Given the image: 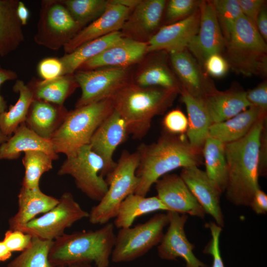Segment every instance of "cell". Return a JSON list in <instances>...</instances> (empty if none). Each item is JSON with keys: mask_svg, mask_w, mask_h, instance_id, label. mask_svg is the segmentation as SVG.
Instances as JSON below:
<instances>
[{"mask_svg": "<svg viewBox=\"0 0 267 267\" xmlns=\"http://www.w3.org/2000/svg\"><path fill=\"white\" fill-rule=\"evenodd\" d=\"M265 117H261L242 138L224 144L228 170L225 195L235 206H249L260 188L259 150Z\"/></svg>", "mask_w": 267, "mask_h": 267, "instance_id": "6da1fadb", "label": "cell"}, {"mask_svg": "<svg viewBox=\"0 0 267 267\" xmlns=\"http://www.w3.org/2000/svg\"><path fill=\"white\" fill-rule=\"evenodd\" d=\"M199 149L192 146L182 134L169 133L155 142L140 144L135 174L139 183L134 194L146 196L152 185L164 175L178 168L199 164Z\"/></svg>", "mask_w": 267, "mask_h": 267, "instance_id": "7a4b0ae2", "label": "cell"}, {"mask_svg": "<svg viewBox=\"0 0 267 267\" xmlns=\"http://www.w3.org/2000/svg\"><path fill=\"white\" fill-rule=\"evenodd\" d=\"M178 91L160 87H143L128 81L110 98L114 110L125 120L129 134L142 138L152 119L173 103Z\"/></svg>", "mask_w": 267, "mask_h": 267, "instance_id": "3957f363", "label": "cell"}, {"mask_svg": "<svg viewBox=\"0 0 267 267\" xmlns=\"http://www.w3.org/2000/svg\"><path fill=\"white\" fill-rule=\"evenodd\" d=\"M114 226L108 222L95 230L64 233L53 241L49 263L53 267L91 262L95 267H109L116 239Z\"/></svg>", "mask_w": 267, "mask_h": 267, "instance_id": "277c9868", "label": "cell"}, {"mask_svg": "<svg viewBox=\"0 0 267 267\" xmlns=\"http://www.w3.org/2000/svg\"><path fill=\"white\" fill-rule=\"evenodd\" d=\"M256 26L243 14L237 20L225 44L222 56L237 74L265 77L267 45Z\"/></svg>", "mask_w": 267, "mask_h": 267, "instance_id": "5b68a950", "label": "cell"}, {"mask_svg": "<svg viewBox=\"0 0 267 267\" xmlns=\"http://www.w3.org/2000/svg\"><path fill=\"white\" fill-rule=\"evenodd\" d=\"M113 111L108 98L68 111L50 139L55 153L68 157L89 144L96 129Z\"/></svg>", "mask_w": 267, "mask_h": 267, "instance_id": "8992f818", "label": "cell"}, {"mask_svg": "<svg viewBox=\"0 0 267 267\" xmlns=\"http://www.w3.org/2000/svg\"><path fill=\"white\" fill-rule=\"evenodd\" d=\"M139 161L137 151L124 150L114 168L106 176L108 190L98 204L89 213V222L92 224H106L115 218L122 202L134 194L139 183L135 174Z\"/></svg>", "mask_w": 267, "mask_h": 267, "instance_id": "52a82bcc", "label": "cell"}, {"mask_svg": "<svg viewBox=\"0 0 267 267\" xmlns=\"http://www.w3.org/2000/svg\"><path fill=\"white\" fill-rule=\"evenodd\" d=\"M169 223L167 214H157L147 222L133 227L120 228L117 235L111 259L116 263L134 261L158 245Z\"/></svg>", "mask_w": 267, "mask_h": 267, "instance_id": "ba28073f", "label": "cell"}, {"mask_svg": "<svg viewBox=\"0 0 267 267\" xmlns=\"http://www.w3.org/2000/svg\"><path fill=\"white\" fill-rule=\"evenodd\" d=\"M104 166L102 158L88 144L80 147L73 155L67 157L57 175L71 176L78 189L89 198L99 202L108 188L103 176Z\"/></svg>", "mask_w": 267, "mask_h": 267, "instance_id": "9c48e42d", "label": "cell"}, {"mask_svg": "<svg viewBox=\"0 0 267 267\" xmlns=\"http://www.w3.org/2000/svg\"><path fill=\"white\" fill-rule=\"evenodd\" d=\"M82 28L61 0H43L34 40L40 45L58 50Z\"/></svg>", "mask_w": 267, "mask_h": 267, "instance_id": "30bf717a", "label": "cell"}, {"mask_svg": "<svg viewBox=\"0 0 267 267\" xmlns=\"http://www.w3.org/2000/svg\"><path fill=\"white\" fill-rule=\"evenodd\" d=\"M89 216V213L81 207L73 195L66 192L52 209L16 230L32 237L53 241L63 235L66 228Z\"/></svg>", "mask_w": 267, "mask_h": 267, "instance_id": "8fae6325", "label": "cell"}, {"mask_svg": "<svg viewBox=\"0 0 267 267\" xmlns=\"http://www.w3.org/2000/svg\"><path fill=\"white\" fill-rule=\"evenodd\" d=\"M74 77L81 89L76 108L110 98L129 81L128 71L123 68L78 70L74 73Z\"/></svg>", "mask_w": 267, "mask_h": 267, "instance_id": "7c38bea8", "label": "cell"}, {"mask_svg": "<svg viewBox=\"0 0 267 267\" xmlns=\"http://www.w3.org/2000/svg\"><path fill=\"white\" fill-rule=\"evenodd\" d=\"M198 32L187 49L203 66L206 59L214 54H222L225 41L211 0H201Z\"/></svg>", "mask_w": 267, "mask_h": 267, "instance_id": "4fadbf2b", "label": "cell"}, {"mask_svg": "<svg viewBox=\"0 0 267 267\" xmlns=\"http://www.w3.org/2000/svg\"><path fill=\"white\" fill-rule=\"evenodd\" d=\"M167 214L169 227L158 246L159 257L167 260L181 258L185 262V267H206L194 255V246L185 235L184 225L188 216L173 211H167Z\"/></svg>", "mask_w": 267, "mask_h": 267, "instance_id": "5bb4252c", "label": "cell"}, {"mask_svg": "<svg viewBox=\"0 0 267 267\" xmlns=\"http://www.w3.org/2000/svg\"><path fill=\"white\" fill-rule=\"evenodd\" d=\"M133 9L124 4L121 0H109V4L104 13L83 28L63 47L65 54L72 52L86 43L119 31Z\"/></svg>", "mask_w": 267, "mask_h": 267, "instance_id": "9a60e30c", "label": "cell"}, {"mask_svg": "<svg viewBox=\"0 0 267 267\" xmlns=\"http://www.w3.org/2000/svg\"><path fill=\"white\" fill-rule=\"evenodd\" d=\"M172 69L181 85L190 94L202 99L216 89L203 66L187 48L169 53Z\"/></svg>", "mask_w": 267, "mask_h": 267, "instance_id": "2e32d148", "label": "cell"}, {"mask_svg": "<svg viewBox=\"0 0 267 267\" xmlns=\"http://www.w3.org/2000/svg\"><path fill=\"white\" fill-rule=\"evenodd\" d=\"M128 134L125 120L114 110L91 137L89 144L91 149L104 162V178L115 167L116 162L113 159V154L117 147L126 140Z\"/></svg>", "mask_w": 267, "mask_h": 267, "instance_id": "e0dca14e", "label": "cell"}, {"mask_svg": "<svg viewBox=\"0 0 267 267\" xmlns=\"http://www.w3.org/2000/svg\"><path fill=\"white\" fill-rule=\"evenodd\" d=\"M200 17L199 7L188 17L160 27L147 42V53L163 50L169 53L187 48L198 32Z\"/></svg>", "mask_w": 267, "mask_h": 267, "instance_id": "ac0fdd59", "label": "cell"}, {"mask_svg": "<svg viewBox=\"0 0 267 267\" xmlns=\"http://www.w3.org/2000/svg\"><path fill=\"white\" fill-rule=\"evenodd\" d=\"M166 4L165 0H139L123 26V36L147 42L157 31Z\"/></svg>", "mask_w": 267, "mask_h": 267, "instance_id": "d6986e66", "label": "cell"}, {"mask_svg": "<svg viewBox=\"0 0 267 267\" xmlns=\"http://www.w3.org/2000/svg\"><path fill=\"white\" fill-rule=\"evenodd\" d=\"M155 184L157 197L169 211L204 218L205 211L180 176L167 174Z\"/></svg>", "mask_w": 267, "mask_h": 267, "instance_id": "ffe728a7", "label": "cell"}, {"mask_svg": "<svg viewBox=\"0 0 267 267\" xmlns=\"http://www.w3.org/2000/svg\"><path fill=\"white\" fill-rule=\"evenodd\" d=\"M180 177L205 213L210 215L216 223L224 225V218L220 204L221 191L205 171L192 166L182 168Z\"/></svg>", "mask_w": 267, "mask_h": 267, "instance_id": "44dd1931", "label": "cell"}, {"mask_svg": "<svg viewBox=\"0 0 267 267\" xmlns=\"http://www.w3.org/2000/svg\"><path fill=\"white\" fill-rule=\"evenodd\" d=\"M147 42L123 37L118 42L100 54L83 63L79 70H89L100 68H127L137 63L147 51Z\"/></svg>", "mask_w": 267, "mask_h": 267, "instance_id": "7402d4cb", "label": "cell"}, {"mask_svg": "<svg viewBox=\"0 0 267 267\" xmlns=\"http://www.w3.org/2000/svg\"><path fill=\"white\" fill-rule=\"evenodd\" d=\"M246 95V91L237 89H216L205 95L202 100L212 124L230 119L248 108L250 104Z\"/></svg>", "mask_w": 267, "mask_h": 267, "instance_id": "603a6c76", "label": "cell"}, {"mask_svg": "<svg viewBox=\"0 0 267 267\" xmlns=\"http://www.w3.org/2000/svg\"><path fill=\"white\" fill-rule=\"evenodd\" d=\"M68 112L64 105L34 99L29 109L25 123L38 135L50 140Z\"/></svg>", "mask_w": 267, "mask_h": 267, "instance_id": "cb8c5ba5", "label": "cell"}, {"mask_svg": "<svg viewBox=\"0 0 267 267\" xmlns=\"http://www.w3.org/2000/svg\"><path fill=\"white\" fill-rule=\"evenodd\" d=\"M39 150L50 156L54 160L58 159L50 140L42 138L22 123L12 136L0 145V160L18 158L22 152Z\"/></svg>", "mask_w": 267, "mask_h": 267, "instance_id": "d4e9b609", "label": "cell"}, {"mask_svg": "<svg viewBox=\"0 0 267 267\" xmlns=\"http://www.w3.org/2000/svg\"><path fill=\"white\" fill-rule=\"evenodd\" d=\"M59 199L46 195L40 187L29 189L21 186L18 195V210L8 220L9 229L16 230L54 207Z\"/></svg>", "mask_w": 267, "mask_h": 267, "instance_id": "484cf974", "label": "cell"}, {"mask_svg": "<svg viewBox=\"0 0 267 267\" xmlns=\"http://www.w3.org/2000/svg\"><path fill=\"white\" fill-rule=\"evenodd\" d=\"M156 54L138 72L134 83L143 87H160L180 93L181 85L168 63V52L155 51Z\"/></svg>", "mask_w": 267, "mask_h": 267, "instance_id": "4316f807", "label": "cell"}, {"mask_svg": "<svg viewBox=\"0 0 267 267\" xmlns=\"http://www.w3.org/2000/svg\"><path fill=\"white\" fill-rule=\"evenodd\" d=\"M266 112L260 108L250 106L233 117L224 121L212 124L208 136L224 144L234 142L244 137L254 124Z\"/></svg>", "mask_w": 267, "mask_h": 267, "instance_id": "83f0119b", "label": "cell"}, {"mask_svg": "<svg viewBox=\"0 0 267 267\" xmlns=\"http://www.w3.org/2000/svg\"><path fill=\"white\" fill-rule=\"evenodd\" d=\"M179 93L187 112L188 141L192 146L200 149L208 136L210 118L202 99L194 97L182 88Z\"/></svg>", "mask_w": 267, "mask_h": 267, "instance_id": "f1b7e54d", "label": "cell"}, {"mask_svg": "<svg viewBox=\"0 0 267 267\" xmlns=\"http://www.w3.org/2000/svg\"><path fill=\"white\" fill-rule=\"evenodd\" d=\"M19 0H0V56L18 48L24 41L22 25L17 15Z\"/></svg>", "mask_w": 267, "mask_h": 267, "instance_id": "f546056e", "label": "cell"}, {"mask_svg": "<svg viewBox=\"0 0 267 267\" xmlns=\"http://www.w3.org/2000/svg\"><path fill=\"white\" fill-rule=\"evenodd\" d=\"M34 99L62 106L65 100L79 87L74 74L65 75L49 80L32 78L27 84Z\"/></svg>", "mask_w": 267, "mask_h": 267, "instance_id": "4dcf8cb0", "label": "cell"}, {"mask_svg": "<svg viewBox=\"0 0 267 267\" xmlns=\"http://www.w3.org/2000/svg\"><path fill=\"white\" fill-rule=\"evenodd\" d=\"M123 37L121 32L111 33L86 43L72 52L60 57L63 65L62 75H71L87 61L100 54Z\"/></svg>", "mask_w": 267, "mask_h": 267, "instance_id": "1f68e13d", "label": "cell"}, {"mask_svg": "<svg viewBox=\"0 0 267 267\" xmlns=\"http://www.w3.org/2000/svg\"><path fill=\"white\" fill-rule=\"evenodd\" d=\"M159 210L169 211L157 196L132 194L120 204L113 224L119 229L129 227L138 217Z\"/></svg>", "mask_w": 267, "mask_h": 267, "instance_id": "d6a6232c", "label": "cell"}, {"mask_svg": "<svg viewBox=\"0 0 267 267\" xmlns=\"http://www.w3.org/2000/svg\"><path fill=\"white\" fill-rule=\"evenodd\" d=\"M13 90L19 94L17 101L10 106L8 111L0 114V129L8 137L20 124L25 122L29 109L34 99L31 89L22 80L16 81Z\"/></svg>", "mask_w": 267, "mask_h": 267, "instance_id": "836d02e7", "label": "cell"}, {"mask_svg": "<svg viewBox=\"0 0 267 267\" xmlns=\"http://www.w3.org/2000/svg\"><path fill=\"white\" fill-rule=\"evenodd\" d=\"M207 176L221 193L225 191L227 180V165L226 160L224 144L208 136L203 145Z\"/></svg>", "mask_w": 267, "mask_h": 267, "instance_id": "e575fe53", "label": "cell"}, {"mask_svg": "<svg viewBox=\"0 0 267 267\" xmlns=\"http://www.w3.org/2000/svg\"><path fill=\"white\" fill-rule=\"evenodd\" d=\"M53 160L50 156L41 151L25 152L22 159L25 173L22 186L29 189L39 187L41 177L52 169Z\"/></svg>", "mask_w": 267, "mask_h": 267, "instance_id": "d590c367", "label": "cell"}, {"mask_svg": "<svg viewBox=\"0 0 267 267\" xmlns=\"http://www.w3.org/2000/svg\"><path fill=\"white\" fill-rule=\"evenodd\" d=\"M52 242L33 237L30 245L7 267H53L48 259Z\"/></svg>", "mask_w": 267, "mask_h": 267, "instance_id": "8d00e7d4", "label": "cell"}, {"mask_svg": "<svg viewBox=\"0 0 267 267\" xmlns=\"http://www.w3.org/2000/svg\"><path fill=\"white\" fill-rule=\"evenodd\" d=\"M74 19L84 28L100 16L106 10L109 0H61Z\"/></svg>", "mask_w": 267, "mask_h": 267, "instance_id": "74e56055", "label": "cell"}, {"mask_svg": "<svg viewBox=\"0 0 267 267\" xmlns=\"http://www.w3.org/2000/svg\"><path fill=\"white\" fill-rule=\"evenodd\" d=\"M225 41L230 35L237 20L242 15L238 0H212Z\"/></svg>", "mask_w": 267, "mask_h": 267, "instance_id": "f35d334b", "label": "cell"}, {"mask_svg": "<svg viewBox=\"0 0 267 267\" xmlns=\"http://www.w3.org/2000/svg\"><path fill=\"white\" fill-rule=\"evenodd\" d=\"M201 0H170L167 2L165 20L168 24L180 21L197 10Z\"/></svg>", "mask_w": 267, "mask_h": 267, "instance_id": "ab89813d", "label": "cell"}, {"mask_svg": "<svg viewBox=\"0 0 267 267\" xmlns=\"http://www.w3.org/2000/svg\"><path fill=\"white\" fill-rule=\"evenodd\" d=\"M163 124L168 133L180 135L187 132L188 120L181 110L174 109L166 115L163 121Z\"/></svg>", "mask_w": 267, "mask_h": 267, "instance_id": "60d3db41", "label": "cell"}, {"mask_svg": "<svg viewBox=\"0 0 267 267\" xmlns=\"http://www.w3.org/2000/svg\"><path fill=\"white\" fill-rule=\"evenodd\" d=\"M210 229L212 238L206 246L204 253L212 255L213 264L211 267H224L220 250V237L222 231V227L215 222L206 224Z\"/></svg>", "mask_w": 267, "mask_h": 267, "instance_id": "b9f144b4", "label": "cell"}, {"mask_svg": "<svg viewBox=\"0 0 267 267\" xmlns=\"http://www.w3.org/2000/svg\"><path fill=\"white\" fill-rule=\"evenodd\" d=\"M33 237L19 230H7L4 233L3 241L8 250L13 251H23L31 244Z\"/></svg>", "mask_w": 267, "mask_h": 267, "instance_id": "7bdbcfd3", "label": "cell"}, {"mask_svg": "<svg viewBox=\"0 0 267 267\" xmlns=\"http://www.w3.org/2000/svg\"><path fill=\"white\" fill-rule=\"evenodd\" d=\"M37 71L42 80H49L62 75L63 65L59 58L47 57L39 63Z\"/></svg>", "mask_w": 267, "mask_h": 267, "instance_id": "ee69618b", "label": "cell"}, {"mask_svg": "<svg viewBox=\"0 0 267 267\" xmlns=\"http://www.w3.org/2000/svg\"><path fill=\"white\" fill-rule=\"evenodd\" d=\"M203 67L210 76L219 78L224 77L230 69L229 66L222 54H214L205 61Z\"/></svg>", "mask_w": 267, "mask_h": 267, "instance_id": "f6af8a7d", "label": "cell"}, {"mask_svg": "<svg viewBox=\"0 0 267 267\" xmlns=\"http://www.w3.org/2000/svg\"><path fill=\"white\" fill-rule=\"evenodd\" d=\"M250 106L257 107L264 112L267 109V82L264 81L255 88L246 92Z\"/></svg>", "mask_w": 267, "mask_h": 267, "instance_id": "bcb514c9", "label": "cell"}, {"mask_svg": "<svg viewBox=\"0 0 267 267\" xmlns=\"http://www.w3.org/2000/svg\"><path fill=\"white\" fill-rule=\"evenodd\" d=\"M238 2L242 14L256 26L258 15L263 6L266 3V0H238Z\"/></svg>", "mask_w": 267, "mask_h": 267, "instance_id": "7dc6e473", "label": "cell"}, {"mask_svg": "<svg viewBox=\"0 0 267 267\" xmlns=\"http://www.w3.org/2000/svg\"><path fill=\"white\" fill-rule=\"evenodd\" d=\"M257 214H266L267 212V196L260 188L255 193L249 206Z\"/></svg>", "mask_w": 267, "mask_h": 267, "instance_id": "c3c4849f", "label": "cell"}, {"mask_svg": "<svg viewBox=\"0 0 267 267\" xmlns=\"http://www.w3.org/2000/svg\"><path fill=\"white\" fill-rule=\"evenodd\" d=\"M18 78L17 73L13 70L3 68L0 65V87L4 82ZM6 102L0 94V114L6 111Z\"/></svg>", "mask_w": 267, "mask_h": 267, "instance_id": "681fc988", "label": "cell"}, {"mask_svg": "<svg viewBox=\"0 0 267 267\" xmlns=\"http://www.w3.org/2000/svg\"><path fill=\"white\" fill-rule=\"evenodd\" d=\"M256 26L260 34L267 41V9L266 3L261 9L256 22Z\"/></svg>", "mask_w": 267, "mask_h": 267, "instance_id": "f907efd6", "label": "cell"}, {"mask_svg": "<svg viewBox=\"0 0 267 267\" xmlns=\"http://www.w3.org/2000/svg\"><path fill=\"white\" fill-rule=\"evenodd\" d=\"M16 12L22 26L26 25L29 17L30 13L28 8L23 1H19Z\"/></svg>", "mask_w": 267, "mask_h": 267, "instance_id": "816d5d0a", "label": "cell"}, {"mask_svg": "<svg viewBox=\"0 0 267 267\" xmlns=\"http://www.w3.org/2000/svg\"><path fill=\"white\" fill-rule=\"evenodd\" d=\"M12 255L3 241H0V262H5L8 260Z\"/></svg>", "mask_w": 267, "mask_h": 267, "instance_id": "f5cc1de1", "label": "cell"}, {"mask_svg": "<svg viewBox=\"0 0 267 267\" xmlns=\"http://www.w3.org/2000/svg\"><path fill=\"white\" fill-rule=\"evenodd\" d=\"M58 267H91L89 263H77Z\"/></svg>", "mask_w": 267, "mask_h": 267, "instance_id": "db71d44e", "label": "cell"}, {"mask_svg": "<svg viewBox=\"0 0 267 267\" xmlns=\"http://www.w3.org/2000/svg\"><path fill=\"white\" fill-rule=\"evenodd\" d=\"M9 137L5 135L0 129V145L6 142Z\"/></svg>", "mask_w": 267, "mask_h": 267, "instance_id": "11a10c76", "label": "cell"}]
</instances>
